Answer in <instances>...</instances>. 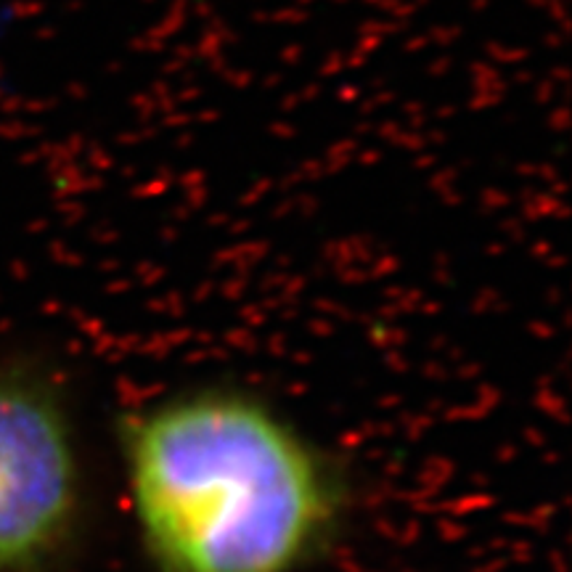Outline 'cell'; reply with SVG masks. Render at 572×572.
<instances>
[{
	"mask_svg": "<svg viewBox=\"0 0 572 572\" xmlns=\"http://www.w3.org/2000/svg\"><path fill=\"white\" fill-rule=\"evenodd\" d=\"M83 471L51 385L0 369V572L51 568L78 530Z\"/></svg>",
	"mask_w": 572,
	"mask_h": 572,
	"instance_id": "obj_2",
	"label": "cell"
},
{
	"mask_svg": "<svg viewBox=\"0 0 572 572\" xmlns=\"http://www.w3.org/2000/svg\"><path fill=\"white\" fill-rule=\"evenodd\" d=\"M125 467L156 572H292L335 522V482L318 451L234 389H199L138 413Z\"/></svg>",
	"mask_w": 572,
	"mask_h": 572,
	"instance_id": "obj_1",
	"label": "cell"
}]
</instances>
